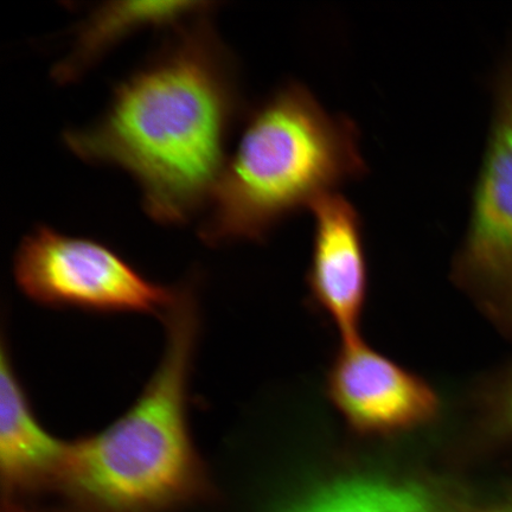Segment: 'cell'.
Here are the masks:
<instances>
[{
	"label": "cell",
	"mask_w": 512,
	"mask_h": 512,
	"mask_svg": "<svg viewBox=\"0 0 512 512\" xmlns=\"http://www.w3.org/2000/svg\"><path fill=\"white\" fill-rule=\"evenodd\" d=\"M211 12L169 30L94 124L64 133L76 157L130 174L146 213L165 226L206 210L241 113L238 74Z\"/></svg>",
	"instance_id": "cell-1"
},
{
	"label": "cell",
	"mask_w": 512,
	"mask_h": 512,
	"mask_svg": "<svg viewBox=\"0 0 512 512\" xmlns=\"http://www.w3.org/2000/svg\"><path fill=\"white\" fill-rule=\"evenodd\" d=\"M163 320L162 361L138 400L104 431L68 441L53 512H177L216 501L188 418L201 326L191 281L178 286Z\"/></svg>",
	"instance_id": "cell-2"
},
{
	"label": "cell",
	"mask_w": 512,
	"mask_h": 512,
	"mask_svg": "<svg viewBox=\"0 0 512 512\" xmlns=\"http://www.w3.org/2000/svg\"><path fill=\"white\" fill-rule=\"evenodd\" d=\"M360 132L288 83L249 115L206 208L209 246L261 241L287 217L366 174Z\"/></svg>",
	"instance_id": "cell-3"
},
{
	"label": "cell",
	"mask_w": 512,
	"mask_h": 512,
	"mask_svg": "<svg viewBox=\"0 0 512 512\" xmlns=\"http://www.w3.org/2000/svg\"><path fill=\"white\" fill-rule=\"evenodd\" d=\"M15 278L35 303L93 312L164 317L178 287L152 283L104 243L40 226L22 240Z\"/></svg>",
	"instance_id": "cell-4"
},
{
	"label": "cell",
	"mask_w": 512,
	"mask_h": 512,
	"mask_svg": "<svg viewBox=\"0 0 512 512\" xmlns=\"http://www.w3.org/2000/svg\"><path fill=\"white\" fill-rule=\"evenodd\" d=\"M328 393L345 421L363 435H390L431 422L439 399L420 377L362 342L344 343L328 377Z\"/></svg>",
	"instance_id": "cell-5"
},
{
	"label": "cell",
	"mask_w": 512,
	"mask_h": 512,
	"mask_svg": "<svg viewBox=\"0 0 512 512\" xmlns=\"http://www.w3.org/2000/svg\"><path fill=\"white\" fill-rule=\"evenodd\" d=\"M315 222L309 275L315 303L341 332L358 341L368 291V265L360 214L338 192L312 204Z\"/></svg>",
	"instance_id": "cell-6"
},
{
	"label": "cell",
	"mask_w": 512,
	"mask_h": 512,
	"mask_svg": "<svg viewBox=\"0 0 512 512\" xmlns=\"http://www.w3.org/2000/svg\"><path fill=\"white\" fill-rule=\"evenodd\" d=\"M467 274H512V76L499 94L460 256Z\"/></svg>",
	"instance_id": "cell-7"
},
{
	"label": "cell",
	"mask_w": 512,
	"mask_h": 512,
	"mask_svg": "<svg viewBox=\"0 0 512 512\" xmlns=\"http://www.w3.org/2000/svg\"><path fill=\"white\" fill-rule=\"evenodd\" d=\"M68 441L46 431L18 380L8 342L0 358V475L5 499L25 502L53 492Z\"/></svg>",
	"instance_id": "cell-8"
},
{
	"label": "cell",
	"mask_w": 512,
	"mask_h": 512,
	"mask_svg": "<svg viewBox=\"0 0 512 512\" xmlns=\"http://www.w3.org/2000/svg\"><path fill=\"white\" fill-rule=\"evenodd\" d=\"M213 2H111L83 19L72 49L57 63L53 78L59 83L79 80L126 38L145 29H174L213 10Z\"/></svg>",
	"instance_id": "cell-9"
},
{
	"label": "cell",
	"mask_w": 512,
	"mask_h": 512,
	"mask_svg": "<svg viewBox=\"0 0 512 512\" xmlns=\"http://www.w3.org/2000/svg\"><path fill=\"white\" fill-rule=\"evenodd\" d=\"M298 512H445L426 491L383 480H350L332 486Z\"/></svg>",
	"instance_id": "cell-10"
},
{
	"label": "cell",
	"mask_w": 512,
	"mask_h": 512,
	"mask_svg": "<svg viewBox=\"0 0 512 512\" xmlns=\"http://www.w3.org/2000/svg\"><path fill=\"white\" fill-rule=\"evenodd\" d=\"M3 512H53V511H41L32 508L31 505L24 502L11 501V499H5Z\"/></svg>",
	"instance_id": "cell-11"
},
{
	"label": "cell",
	"mask_w": 512,
	"mask_h": 512,
	"mask_svg": "<svg viewBox=\"0 0 512 512\" xmlns=\"http://www.w3.org/2000/svg\"><path fill=\"white\" fill-rule=\"evenodd\" d=\"M503 421L505 427L512 432V383L503 406Z\"/></svg>",
	"instance_id": "cell-12"
},
{
	"label": "cell",
	"mask_w": 512,
	"mask_h": 512,
	"mask_svg": "<svg viewBox=\"0 0 512 512\" xmlns=\"http://www.w3.org/2000/svg\"><path fill=\"white\" fill-rule=\"evenodd\" d=\"M491 512H512V504L505 505V507L498 508V509H496L494 511H491Z\"/></svg>",
	"instance_id": "cell-13"
}]
</instances>
